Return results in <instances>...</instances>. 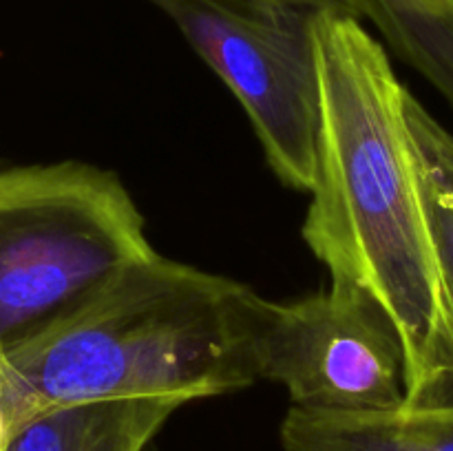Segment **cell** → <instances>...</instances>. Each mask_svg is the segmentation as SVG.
<instances>
[{
    "mask_svg": "<svg viewBox=\"0 0 453 451\" xmlns=\"http://www.w3.org/2000/svg\"><path fill=\"white\" fill-rule=\"evenodd\" d=\"M319 149L303 239L330 277L383 308L405 356V402H453V314L442 281L411 93L361 18L314 20Z\"/></svg>",
    "mask_w": 453,
    "mask_h": 451,
    "instance_id": "cell-1",
    "label": "cell"
},
{
    "mask_svg": "<svg viewBox=\"0 0 453 451\" xmlns=\"http://www.w3.org/2000/svg\"><path fill=\"white\" fill-rule=\"evenodd\" d=\"M255 290L159 252L135 261L69 314L0 349L7 436L44 411L124 398L186 402L259 380Z\"/></svg>",
    "mask_w": 453,
    "mask_h": 451,
    "instance_id": "cell-2",
    "label": "cell"
},
{
    "mask_svg": "<svg viewBox=\"0 0 453 451\" xmlns=\"http://www.w3.org/2000/svg\"><path fill=\"white\" fill-rule=\"evenodd\" d=\"M111 171L82 162L0 171V349L69 314L155 255Z\"/></svg>",
    "mask_w": 453,
    "mask_h": 451,
    "instance_id": "cell-3",
    "label": "cell"
},
{
    "mask_svg": "<svg viewBox=\"0 0 453 451\" xmlns=\"http://www.w3.org/2000/svg\"><path fill=\"white\" fill-rule=\"evenodd\" d=\"M246 111L274 175L310 193L319 149L314 20L301 0H149Z\"/></svg>",
    "mask_w": 453,
    "mask_h": 451,
    "instance_id": "cell-4",
    "label": "cell"
},
{
    "mask_svg": "<svg viewBox=\"0 0 453 451\" xmlns=\"http://www.w3.org/2000/svg\"><path fill=\"white\" fill-rule=\"evenodd\" d=\"M250 349L259 378L281 383L292 407L376 411L405 402L398 332L370 294L332 277L327 290L277 303L255 292Z\"/></svg>",
    "mask_w": 453,
    "mask_h": 451,
    "instance_id": "cell-5",
    "label": "cell"
},
{
    "mask_svg": "<svg viewBox=\"0 0 453 451\" xmlns=\"http://www.w3.org/2000/svg\"><path fill=\"white\" fill-rule=\"evenodd\" d=\"M279 436L283 451H453V402L376 411L290 407Z\"/></svg>",
    "mask_w": 453,
    "mask_h": 451,
    "instance_id": "cell-6",
    "label": "cell"
},
{
    "mask_svg": "<svg viewBox=\"0 0 453 451\" xmlns=\"http://www.w3.org/2000/svg\"><path fill=\"white\" fill-rule=\"evenodd\" d=\"M184 405L166 396L58 407L9 433L3 451H149Z\"/></svg>",
    "mask_w": 453,
    "mask_h": 451,
    "instance_id": "cell-7",
    "label": "cell"
},
{
    "mask_svg": "<svg viewBox=\"0 0 453 451\" xmlns=\"http://www.w3.org/2000/svg\"><path fill=\"white\" fill-rule=\"evenodd\" d=\"M389 47L418 69L453 106V9H432L416 0H363Z\"/></svg>",
    "mask_w": 453,
    "mask_h": 451,
    "instance_id": "cell-8",
    "label": "cell"
},
{
    "mask_svg": "<svg viewBox=\"0 0 453 451\" xmlns=\"http://www.w3.org/2000/svg\"><path fill=\"white\" fill-rule=\"evenodd\" d=\"M410 122L423 171L442 281L453 314V135L411 97Z\"/></svg>",
    "mask_w": 453,
    "mask_h": 451,
    "instance_id": "cell-9",
    "label": "cell"
},
{
    "mask_svg": "<svg viewBox=\"0 0 453 451\" xmlns=\"http://www.w3.org/2000/svg\"><path fill=\"white\" fill-rule=\"evenodd\" d=\"M301 3H308L317 9H332V11L349 13V16H358V0H301Z\"/></svg>",
    "mask_w": 453,
    "mask_h": 451,
    "instance_id": "cell-10",
    "label": "cell"
},
{
    "mask_svg": "<svg viewBox=\"0 0 453 451\" xmlns=\"http://www.w3.org/2000/svg\"><path fill=\"white\" fill-rule=\"evenodd\" d=\"M361 3L363 0H358V16H361ZM416 3L432 9H453V0H416Z\"/></svg>",
    "mask_w": 453,
    "mask_h": 451,
    "instance_id": "cell-11",
    "label": "cell"
},
{
    "mask_svg": "<svg viewBox=\"0 0 453 451\" xmlns=\"http://www.w3.org/2000/svg\"><path fill=\"white\" fill-rule=\"evenodd\" d=\"M4 440H7V424H4V416H3V405H0V451H3Z\"/></svg>",
    "mask_w": 453,
    "mask_h": 451,
    "instance_id": "cell-12",
    "label": "cell"
},
{
    "mask_svg": "<svg viewBox=\"0 0 453 451\" xmlns=\"http://www.w3.org/2000/svg\"><path fill=\"white\" fill-rule=\"evenodd\" d=\"M149 451H153V447H150V449H149Z\"/></svg>",
    "mask_w": 453,
    "mask_h": 451,
    "instance_id": "cell-13",
    "label": "cell"
}]
</instances>
